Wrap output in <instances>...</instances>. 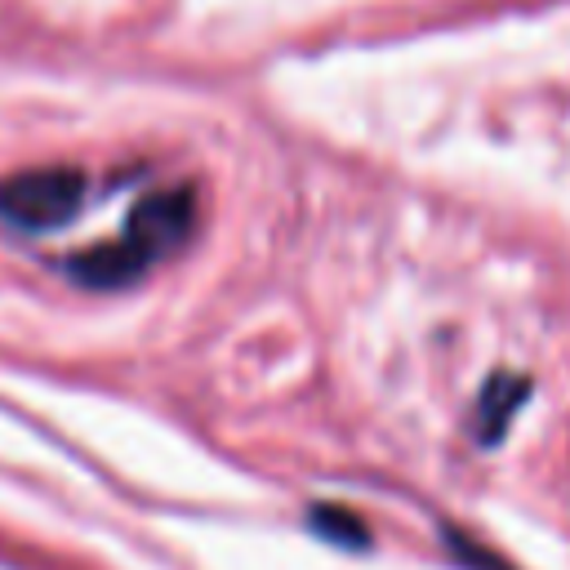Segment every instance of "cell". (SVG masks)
<instances>
[{"instance_id":"cell-1","label":"cell","mask_w":570,"mask_h":570,"mask_svg":"<svg viewBox=\"0 0 570 570\" xmlns=\"http://www.w3.org/2000/svg\"><path fill=\"white\" fill-rule=\"evenodd\" d=\"M196 187L178 183V187H160L147 191L116 240H102L94 249H80L76 258H67V272L85 285V289H120L134 285L142 272H151L160 258H169L174 249L187 245V236L196 232Z\"/></svg>"},{"instance_id":"cell-2","label":"cell","mask_w":570,"mask_h":570,"mask_svg":"<svg viewBox=\"0 0 570 570\" xmlns=\"http://www.w3.org/2000/svg\"><path fill=\"white\" fill-rule=\"evenodd\" d=\"M89 196V178L76 165H36L0 183V227L40 236L67 227Z\"/></svg>"},{"instance_id":"cell-3","label":"cell","mask_w":570,"mask_h":570,"mask_svg":"<svg viewBox=\"0 0 570 570\" xmlns=\"http://www.w3.org/2000/svg\"><path fill=\"white\" fill-rule=\"evenodd\" d=\"M525 396H530V379H525V374H512V370L490 374V379H485V387H481V396H476V410H472L476 441L494 445V441L508 432L512 414L525 405Z\"/></svg>"},{"instance_id":"cell-4","label":"cell","mask_w":570,"mask_h":570,"mask_svg":"<svg viewBox=\"0 0 570 570\" xmlns=\"http://www.w3.org/2000/svg\"><path fill=\"white\" fill-rule=\"evenodd\" d=\"M307 521H312V530H321L330 543H343V548H365V543H370L365 521H361L356 512L338 508V503H321V508H312Z\"/></svg>"}]
</instances>
